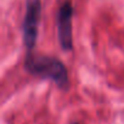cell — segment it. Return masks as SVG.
<instances>
[{
    "label": "cell",
    "mask_w": 124,
    "mask_h": 124,
    "mask_svg": "<svg viewBox=\"0 0 124 124\" xmlns=\"http://www.w3.org/2000/svg\"><path fill=\"white\" fill-rule=\"evenodd\" d=\"M24 68L32 76L50 79L62 89L68 86L67 68L60 60L55 57L31 54L24 61Z\"/></svg>",
    "instance_id": "1"
},
{
    "label": "cell",
    "mask_w": 124,
    "mask_h": 124,
    "mask_svg": "<svg viewBox=\"0 0 124 124\" xmlns=\"http://www.w3.org/2000/svg\"><path fill=\"white\" fill-rule=\"evenodd\" d=\"M40 9H41L40 0H27L26 1V15L22 23V32H23V43L28 50L33 49L37 43Z\"/></svg>",
    "instance_id": "2"
},
{
    "label": "cell",
    "mask_w": 124,
    "mask_h": 124,
    "mask_svg": "<svg viewBox=\"0 0 124 124\" xmlns=\"http://www.w3.org/2000/svg\"><path fill=\"white\" fill-rule=\"evenodd\" d=\"M72 17H73V5L70 0L65 3L57 10L56 24H57V38L60 45L63 50H72Z\"/></svg>",
    "instance_id": "3"
},
{
    "label": "cell",
    "mask_w": 124,
    "mask_h": 124,
    "mask_svg": "<svg viewBox=\"0 0 124 124\" xmlns=\"http://www.w3.org/2000/svg\"><path fill=\"white\" fill-rule=\"evenodd\" d=\"M74 124H78V123H74Z\"/></svg>",
    "instance_id": "4"
}]
</instances>
